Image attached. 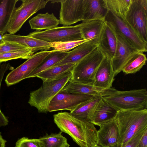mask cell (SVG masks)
Listing matches in <instances>:
<instances>
[{"label":"cell","instance_id":"cell-1","mask_svg":"<svg viewBox=\"0 0 147 147\" xmlns=\"http://www.w3.org/2000/svg\"><path fill=\"white\" fill-rule=\"evenodd\" d=\"M53 119L61 131L70 136L80 147L98 145V130L92 123L81 121L65 112L54 115Z\"/></svg>","mask_w":147,"mask_h":147},{"label":"cell","instance_id":"cell-2","mask_svg":"<svg viewBox=\"0 0 147 147\" xmlns=\"http://www.w3.org/2000/svg\"><path fill=\"white\" fill-rule=\"evenodd\" d=\"M118 126V143L114 147H124L134 136L147 128V109L119 110L115 118Z\"/></svg>","mask_w":147,"mask_h":147},{"label":"cell","instance_id":"cell-3","mask_svg":"<svg viewBox=\"0 0 147 147\" xmlns=\"http://www.w3.org/2000/svg\"><path fill=\"white\" fill-rule=\"evenodd\" d=\"M101 98L118 110L147 109V91L145 88L120 91L110 88Z\"/></svg>","mask_w":147,"mask_h":147},{"label":"cell","instance_id":"cell-4","mask_svg":"<svg viewBox=\"0 0 147 147\" xmlns=\"http://www.w3.org/2000/svg\"><path fill=\"white\" fill-rule=\"evenodd\" d=\"M71 76V71L55 80L43 82L40 88L30 93L28 103L36 108L39 113H47L50 102L64 87Z\"/></svg>","mask_w":147,"mask_h":147},{"label":"cell","instance_id":"cell-5","mask_svg":"<svg viewBox=\"0 0 147 147\" xmlns=\"http://www.w3.org/2000/svg\"><path fill=\"white\" fill-rule=\"evenodd\" d=\"M105 57L97 47L76 64L70 80L94 86L97 70Z\"/></svg>","mask_w":147,"mask_h":147},{"label":"cell","instance_id":"cell-6","mask_svg":"<svg viewBox=\"0 0 147 147\" xmlns=\"http://www.w3.org/2000/svg\"><path fill=\"white\" fill-rule=\"evenodd\" d=\"M20 5L16 7L7 26L6 32L14 34L24 23L39 10L44 8L49 0H22Z\"/></svg>","mask_w":147,"mask_h":147},{"label":"cell","instance_id":"cell-7","mask_svg":"<svg viewBox=\"0 0 147 147\" xmlns=\"http://www.w3.org/2000/svg\"><path fill=\"white\" fill-rule=\"evenodd\" d=\"M125 19L141 40L147 44V0H131Z\"/></svg>","mask_w":147,"mask_h":147},{"label":"cell","instance_id":"cell-8","mask_svg":"<svg viewBox=\"0 0 147 147\" xmlns=\"http://www.w3.org/2000/svg\"><path fill=\"white\" fill-rule=\"evenodd\" d=\"M28 36L50 43L83 40L80 28L74 26L57 27L43 31H36Z\"/></svg>","mask_w":147,"mask_h":147},{"label":"cell","instance_id":"cell-9","mask_svg":"<svg viewBox=\"0 0 147 147\" xmlns=\"http://www.w3.org/2000/svg\"><path fill=\"white\" fill-rule=\"evenodd\" d=\"M105 21L115 31L122 36L138 52L147 51V44L136 34L125 20L108 10Z\"/></svg>","mask_w":147,"mask_h":147},{"label":"cell","instance_id":"cell-10","mask_svg":"<svg viewBox=\"0 0 147 147\" xmlns=\"http://www.w3.org/2000/svg\"><path fill=\"white\" fill-rule=\"evenodd\" d=\"M53 51H41L36 53L22 64L12 70L7 74L5 80L7 86L15 84L28 78V76Z\"/></svg>","mask_w":147,"mask_h":147},{"label":"cell","instance_id":"cell-11","mask_svg":"<svg viewBox=\"0 0 147 147\" xmlns=\"http://www.w3.org/2000/svg\"><path fill=\"white\" fill-rule=\"evenodd\" d=\"M95 96L86 94L71 93L61 90L50 102L48 112L62 110H67L71 112L82 103Z\"/></svg>","mask_w":147,"mask_h":147},{"label":"cell","instance_id":"cell-12","mask_svg":"<svg viewBox=\"0 0 147 147\" xmlns=\"http://www.w3.org/2000/svg\"><path fill=\"white\" fill-rule=\"evenodd\" d=\"M59 12V23L69 26L82 21L84 0H62Z\"/></svg>","mask_w":147,"mask_h":147},{"label":"cell","instance_id":"cell-13","mask_svg":"<svg viewBox=\"0 0 147 147\" xmlns=\"http://www.w3.org/2000/svg\"><path fill=\"white\" fill-rule=\"evenodd\" d=\"M114 31L117 38V44L115 53L111 60V63L116 76L122 71L126 63L138 51L122 36Z\"/></svg>","mask_w":147,"mask_h":147},{"label":"cell","instance_id":"cell-14","mask_svg":"<svg viewBox=\"0 0 147 147\" xmlns=\"http://www.w3.org/2000/svg\"><path fill=\"white\" fill-rule=\"evenodd\" d=\"M4 42L16 43L32 49L34 52L38 51H47L52 48L51 43L27 36L15 34H4L2 37Z\"/></svg>","mask_w":147,"mask_h":147},{"label":"cell","instance_id":"cell-15","mask_svg":"<svg viewBox=\"0 0 147 147\" xmlns=\"http://www.w3.org/2000/svg\"><path fill=\"white\" fill-rule=\"evenodd\" d=\"M115 76L111 60L105 57L96 71L94 86L102 89L111 88Z\"/></svg>","mask_w":147,"mask_h":147},{"label":"cell","instance_id":"cell-16","mask_svg":"<svg viewBox=\"0 0 147 147\" xmlns=\"http://www.w3.org/2000/svg\"><path fill=\"white\" fill-rule=\"evenodd\" d=\"M117 44V38L114 31L105 22L97 47L105 57L111 60L115 53Z\"/></svg>","mask_w":147,"mask_h":147},{"label":"cell","instance_id":"cell-17","mask_svg":"<svg viewBox=\"0 0 147 147\" xmlns=\"http://www.w3.org/2000/svg\"><path fill=\"white\" fill-rule=\"evenodd\" d=\"M99 127L97 131L98 144L102 147H109L118 144L119 131L115 119Z\"/></svg>","mask_w":147,"mask_h":147},{"label":"cell","instance_id":"cell-18","mask_svg":"<svg viewBox=\"0 0 147 147\" xmlns=\"http://www.w3.org/2000/svg\"><path fill=\"white\" fill-rule=\"evenodd\" d=\"M105 22L100 20L82 21L78 25L80 28L83 39L97 45Z\"/></svg>","mask_w":147,"mask_h":147},{"label":"cell","instance_id":"cell-19","mask_svg":"<svg viewBox=\"0 0 147 147\" xmlns=\"http://www.w3.org/2000/svg\"><path fill=\"white\" fill-rule=\"evenodd\" d=\"M118 111L101 98L93 113L91 123L100 126L115 119Z\"/></svg>","mask_w":147,"mask_h":147},{"label":"cell","instance_id":"cell-20","mask_svg":"<svg viewBox=\"0 0 147 147\" xmlns=\"http://www.w3.org/2000/svg\"><path fill=\"white\" fill-rule=\"evenodd\" d=\"M84 9L82 21L92 20L105 21L108 11L104 0H84Z\"/></svg>","mask_w":147,"mask_h":147},{"label":"cell","instance_id":"cell-21","mask_svg":"<svg viewBox=\"0 0 147 147\" xmlns=\"http://www.w3.org/2000/svg\"><path fill=\"white\" fill-rule=\"evenodd\" d=\"M97 47V45L90 41H87L68 52L64 59L54 66L76 64Z\"/></svg>","mask_w":147,"mask_h":147},{"label":"cell","instance_id":"cell-22","mask_svg":"<svg viewBox=\"0 0 147 147\" xmlns=\"http://www.w3.org/2000/svg\"><path fill=\"white\" fill-rule=\"evenodd\" d=\"M31 29L39 31L51 29L57 27L60 24L59 20L53 13H39L29 21Z\"/></svg>","mask_w":147,"mask_h":147},{"label":"cell","instance_id":"cell-23","mask_svg":"<svg viewBox=\"0 0 147 147\" xmlns=\"http://www.w3.org/2000/svg\"><path fill=\"white\" fill-rule=\"evenodd\" d=\"M101 98L99 96L94 97L79 105L70 113L78 119L91 123L93 113Z\"/></svg>","mask_w":147,"mask_h":147},{"label":"cell","instance_id":"cell-24","mask_svg":"<svg viewBox=\"0 0 147 147\" xmlns=\"http://www.w3.org/2000/svg\"><path fill=\"white\" fill-rule=\"evenodd\" d=\"M105 89L69 80L61 90L71 93L86 94L100 97L101 93Z\"/></svg>","mask_w":147,"mask_h":147},{"label":"cell","instance_id":"cell-25","mask_svg":"<svg viewBox=\"0 0 147 147\" xmlns=\"http://www.w3.org/2000/svg\"><path fill=\"white\" fill-rule=\"evenodd\" d=\"M18 0H0V33L6 32L7 26Z\"/></svg>","mask_w":147,"mask_h":147},{"label":"cell","instance_id":"cell-26","mask_svg":"<svg viewBox=\"0 0 147 147\" xmlns=\"http://www.w3.org/2000/svg\"><path fill=\"white\" fill-rule=\"evenodd\" d=\"M68 53L53 50L40 64L28 76V78L36 77L41 72L53 66L62 60Z\"/></svg>","mask_w":147,"mask_h":147},{"label":"cell","instance_id":"cell-27","mask_svg":"<svg viewBox=\"0 0 147 147\" xmlns=\"http://www.w3.org/2000/svg\"><path fill=\"white\" fill-rule=\"evenodd\" d=\"M75 64L54 66L39 73L36 77L40 79L43 82L53 81L71 71Z\"/></svg>","mask_w":147,"mask_h":147},{"label":"cell","instance_id":"cell-28","mask_svg":"<svg viewBox=\"0 0 147 147\" xmlns=\"http://www.w3.org/2000/svg\"><path fill=\"white\" fill-rule=\"evenodd\" d=\"M61 131L58 134L52 133L37 139L40 147H69L67 139L62 135Z\"/></svg>","mask_w":147,"mask_h":147},{"label":"cell","instance_id":"cell-29","mask_svg":"<svg viewBox=\"0 0 147 147\" xmlns=\"http://www.w3.org/2000/svg\"><path fill=\"white\" fill-rule=\"evenodd\" d=\"M146 61V55L143 53L138 52L126 63L122 71L126 74L135 73L140 71Z\"/></svg>","mask_w":147,"mask_h":147},{"label":"cell","instance_id":"cell-30","mask_svg":"<svg viewBox=\"0 0 147 147\" xmlns=\"http://www.w3.org/2000/svg\"><path fill=\"white\" fill-rule=\"evenodd\" d=\"M105 7L117 16L125 18L131 0H104Z\"/></svg>","mask_w":147,"mask_h":147},{"label":"cell","instance_id":"cell-31","mask_svg":"<svg viewBox=\"0 0 147 147\" xmlns=\"http://www.w3.org/2000/svg\"><path fill=\"white\" fill-rule=\"evenodd\" d=\"M32 49L27 48L18 51L0 54V63L18 59H28L34 54Z\"/></svg>","mask_w":147,"mask_h":147},{"label":"cell","instance_id":"cell-32","mask_svg":"<svg viewBox=\"0 0 147 147\" xmlns=\"http://www.w3.org/2000/svg\"><path fill=\"white\" fill-rule=\"evenodd\" d=\"M87 41L86 40L83 39L75 41L53 43H51L52 48L56 51L68 52Z\"/></svg>","mask_w":147,"mask_h":147},{"label":"cell","instance_id":"cell-33","mask_svg":"<svg viewBox=\"0 0 147 147\" xmlns=\"http://www.w3.org/2000/svg\"><path fill=\"white\" fill-rule=\"evenodd\" d=\"M10 64L9 63H0V90L2 80L5 72L11 68ZM9 123L7 118L2 112L0 106V127L5 126Z\"/></svg>","mask_w":147,"mask_h":147},{"label":"cell","instance_id":"cell-34","mask_svg":"<svg viewBox=\"0 0 147 147\" xmlns=\"http://www.w3.org/2000/svg\"><path fill=\"white\" fill-rule=\"evenodd\" d=\"M27 48L19 44L9 42H4L0 45V54L18 51Z\"/></svg>","mask_w":147,"mask_h":147},{"label":"cell","instance_id":"cell-35","mask_svg":"<svg viewBox=\"0 0 147 147\" xmlns=\"http://www.w3.org/2000/svg\"><path fill=\"white\" fill-rule=\"evenodd\" d=\"M15 147H40L37 139H29L26 137L19 139Z\"/></svg>","mask_w":147,"mask_h":147},{"label":"cell","instance_id":"cell-36","mask_svg":"<svg viewBox=\"0 0 147 147\" xmlns=\"http://www.w3.org/2000/svg\"><path fill=\"white\" fill-rule=\"evenodd\" d=\"M145 130L139 133L133 137L127 143L124 147H136ZM109 147H114L113 146H112Z\"/></svg>","mask_w":147,"mask_h":147},{"label":"cell","instance_id":"cell-37","mask_svg":"<svg viewBox=\"0 0 147 147\" xmlns=\"http://www.w3.org/2000/svg\"><path fill=\"white\" fill-rule=\"evenodd\" d=\"M136 147H147V129L145 130Z\"/></svg>","mask_w":147,"mask_h":147},{"label":"cell","instance_id":"cell-38","mask_svg":"<svg viewBox=\"0 0 147 147\" xmlns=\"http://www.w3.org/2000/svg\"><path fill=\"white\" fill-rule=\"evenodd\" d=\"M7 141L3 138L1 133L0 132V147H5Z\"/></svg>","mask_w":147,"mask_h":147},{"label":"cell","instance_id":"cell-39","mask_svg":"<svg viewBox=\"0 0 147 147\" xmlns=\"http://www.w3.org/2000/svg\"><path fill=\"white\" fill-rule=\"evenodd\" d=\"M61 0H49V1H51V3H58L59 2L60 3L61 2Z\"/></svg>","mask_w":147,"mask_h":147},{"label":"cell","instance_id":"cell-40","mask_svg":"<svg viewBox=\"0 0 147 147\" xmlns=\"http://www.w3.org/2000/svg\"><path fill=\"white\" fill-rule=\"evenodd\" d=\"M4 42L2 40V39L0 38V45L3 43Z\"/></svg>","mask_w":147,"mask_h":147},{"label":"cell","instance_id":"cell-41","mask_svg":"<svg viewBox=\"0 0 147 147\" xmlns=\"http://www.w3.org/2000/svg\"><path fill=\"white\" fill-rule=\"evenodd\" d=\"M92 147H102L100 145H97L94 146H93Z\"/></svg>","mask_w":147,"mask_h":147}]
</instances>
